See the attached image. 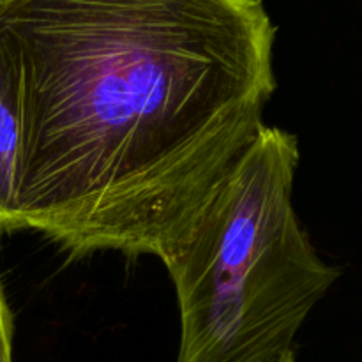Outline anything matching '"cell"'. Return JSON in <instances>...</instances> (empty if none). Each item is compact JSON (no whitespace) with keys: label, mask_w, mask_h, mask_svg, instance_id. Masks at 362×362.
I'll return each instance as SVG.
<instances>
[{"label":"cell","mask_w":362,"mask_h":362,"mask_svg":"<svg viewBox=\"0 0 362 362\" xmlns=\"http://www.w3.org/2000/svg\"><path fill=\"white\" fill-rule=\"evenodd\" d=\"M13 315L0 285V362H13Z\"/></svg>","instance_id":"4"},{"label":"cell","mask_w":362,"mask_h":362,"mask_svg":"<svg viewBox=\"0 0 362 362\" xmlns=\"http://www.w3.org/2000/svg\"><path fill=\"white\" fill-rule=\"evenodd\" d=\"M274 41L264 0H0L18 230L163 264L264 129Z\"/></svg>","instance_id":"1"},{"label":"cell","mask_w":362,"mask_h":362,"mask_svg":"<svg viewBox=\"0 0 362 362\" xmlns=\"http://www.w3.org/2000/svg\"><path fill=\"white\" fill-rule=\"evenodd\" d=\"M21 138L23 131L16 80L0 52V232L18 230Z\"/></svg>","instance_id":"3"},{"label":"cell","mask_w":362,"mask_h":362,"mask_svg":"<svg viewBox=\"0 0 362 362\" xmlns=\"http://www.w3.org/2000/svg\"><path fill=\"white\" fill-rule=\"evenodd\" d=\"M274 362H297V359H296V350H293V352L285 354V356L279 357V359H276Z\"/></svg>","instance_id":"5"},{"label":"cell","mask_w":362,"mask_h":362,"mask_svg":"<svg viewBox=\"0 0 362 362\" xmlns=\"http://www.w3.org/2000/svg\"><path fill=\"white\" fill-rule=\"evenodd\" d=\"M299 141L264 126L186 239L163 262L175 288V362H274L338 269L318 257L293 207Z\"/></svg>","instance_id":"2"}]
</instances>
